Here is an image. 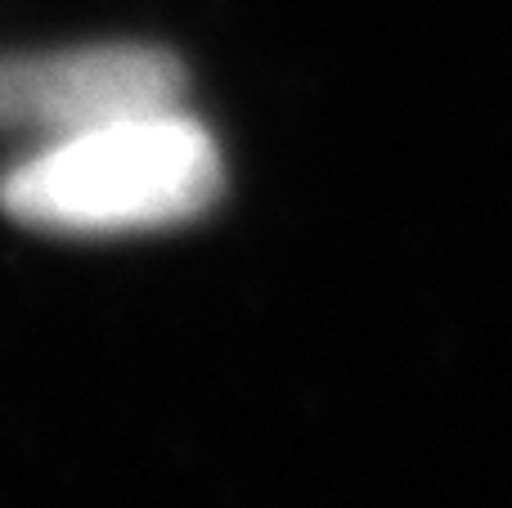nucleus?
<instances>
[{
  "label": "nucleus",
  "mask_w": 512,
  "mask_h": 508,
  "mask_svg": "<svg viewBox=\"0 0 512 508\" xmlns=\"http://www.w3.org/2000/svg\"><path fill=\"white\" fill-rule=\"evenodd\" d=\"M221 144L185 108H158L54 135L0 171V212L41 234H140L212 212Z\"/></svg>",
  "instance_id": "1"
},
{
  "label": "nucleus",
  "mask_w": 512,
  "mask_h": 508,
  "mask_svg": "<svg viewBox=\"0 0 512 508\" xmlns=\"http://www.w3.org/2000/svg\"><path fill=\"white\" fill-rule=\"evenodd\" d=\"M180 99L185 68L158 45H77L0 59V131L32 135V144L176 108Z\"/></svg>",
  "instance_id": "2"
}]
</instances>
